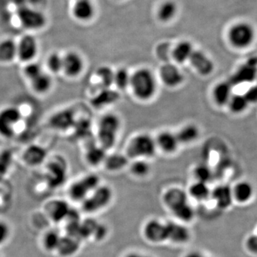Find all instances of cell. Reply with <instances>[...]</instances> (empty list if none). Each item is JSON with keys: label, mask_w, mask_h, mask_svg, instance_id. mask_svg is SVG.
Masks as SVG:
<instances>
[{"label": "cell", "mask_w": 257, "mask_h": 257, "mask_svg": "<svg viewBox=\"0 0 257 257\" xmlns=\"http://www.w3.org/2000/svg\"><path fill=\"white\" fill-rule=\"evenodd\" d=\"M121 126V119L117 114L109 112L102 115L96 132L98 144L107 151L112 149L117 142Z\"/></svg>", "instance_id": "obj_2"}, {"label": "cell", "mask_w": 257, "mask_h": 257, "mask_svg": "<svg viewBox=\"0 0 257 257\" xmlns=\"http://www.w3.org/2000/svg\"><path fill=\"white\" fill-rule=\"evenodd\" d=\"M189 62L196 72L202 77L211 75L214 72V62L202 51L194 50Z\"/></svg>", "instance_id": "obj_18"}, {"label": "cell", "mask_w": 257, "mask_h": 257, "mask_svg": "<svg viewBox=\"0 0 257 257\" xmlns=\"http://www.w3.org/2000/svg\"><path fill=\"white\" fill-rule=\"evenodd\" d=\"M254 187L248 181H241L232 187L233 197L235 202L246 204L252 200L254 196Z\"/></svg>", "instance_id": "obj_23"}, {"label": "cell", "mask_w": 257, "mask_h": 257, "mask_svg": "<svg viewBox=\"0 0 257 257\" xmlns=\"http://www.w3.org/2000/svg\"><path fill=\"white\" fill-rule=\"evenodd\" d=\"M84 59L75 51H69L63 55L62 73L68 79H76L82 74L84 69Z\"/></svg>", "instance_id": "obj_13"}, {"label": "cell", "mask_w": 257, "mask_h": 257, "mask_svg": "<svg viewBox=\"0 0 257 257\" xmlns=\"http://www.w3.org/2000/svg\"><path fill=\"white\" fill-rule=\"evenodd\" d=\"M10 228L6 223L0 221V244L6 242L10 236Z\"/></svg>", "instance_id": "obj_47"}, {"label": "cell", "mask_w": 257, "mask_h": 257, "mask_svg": "<svg viewBox=\"0 0 257 257\" xmlns=\"http://www.w3.org/2000/svg\"><path fill=\"white\" fill-rule=\"evenodd\" d=\"M46 149L38 145H31L24 150L23 161L29 167H37L47 160Z\"/></svg>", "instance_id": "obj_20"}, {"label": "cell", "mask_w": 257, "mask_h": 257, "mask_svg": "<svg viewBox=\"0 0 257 257\" xmlns=\"http://www.w3.org/2000/svg\"><path fill=\"white\" fill-rule=\"evenodd\" d=\"M132 175L138 178H144L150 174L151 166L146 160H134L130 165Z\"/></svg>", "instance_id": "obj_39"}, {"label": "cell", "mask_w": 257, "mask_h": 257, "mask_svg": "<svg viewBox=\"0 0 257 257\" xmlns=\"http://www.w3.org/2000/svg\"><path fill=\"white\" fill-rule=\"evenodd\" d=\"M255 74V67L253 64H244L242 67H240L236 73L231 77L229 82L233 86L235 84L250 81L252 79Z\"/></svg>", "instance_id": "obj_35"}, {"label": "cell", "mask_w": 257, "mask_h": 257, "mask_svg": "<svg viewBox=\"0 0 257 257\" xmlns=\"http://www.w3.org/2000/svg\"><path fill=\"white\" fill-rule=\"evenodd\" d=\"M61 236L58 232L55 231H50L47 232L44 236V246L47 251H54L57 250L59 243H60Z\"/></svg>", "instance_id": "obj_43"}, {"label": "cell", "mask_w": 257, "mask_h": 257, "mask_svg": "<svg viewBox=\"0 0 257 257\" xmlns=\"http://www.w3.org/2000/svg\"><path fill=\"white\" fill-rule=\"evenodd\" d=\"M210 198L221 210H227L234 202L232 187L227 184H220L211 189Z\"/></svg>", "instance_id": "obj_17"}, {"label": "cell", "mask_w": 257, "mask_h": 257, "mask_svg": "<svg viewBox=\"0 0 257 257\" xmlns=\"http://www.w3.org/2000/svg\"><path fill=\"white\" fill-rule=\"evenodd\" d=\"M256 37L252 25L248 23H239L233 25L228 33L230 44L236 49H246L251 46Z\"/></svg>", "instance_id": "obj_5"}, {"label": "cell", "mask_w": 257, "mask_h": 257, "mask_svg": "<svg viewBox=\"0 0 257 257\" xmlns=\"http://www.w3.org/2000/svg\"><path fill=\"white\" fill-rule=\"evenodd\" d=\"M47 68L52 74L62 73L63 55L57 52H51L46 60Z\"/></svg>", "instance_id": "obj_40"}, {"label": "cell", "mask_w": 257, "mask_h": 257, "mask_svg": "<svg viewBox=\"0 0 257 257\" xmlns=\"http://www.w3.org/2000/svg\"><path fill=\"white\" fill-rule=\"evenodd\" d=\"M176 134L180 145H189L199 138L200 130L196 124H187L182 126Z\"/></svg>", "instance_id": "obj_28"}, {"label": "cell", "mask_w": 257, "mask_h": 257, "mask_svg": "<svg viewBox=\"0 0 257 257\" xmlns=\"http://www.w3.org/2000/svg\"><path fill=\"white\" fill-rule=\"evenodd\" d=\"M131 74L126 68H119L114 70V83L113 86L118 90L124 91L130 88Z\"/></svg>", "instance_id": "obj_36"}, {"label": "cell", "mask_w": 257, "mask_h": 257, "mask_svg": "<svg viewBox=\"0 0 257 257\" xmlns=\"http://www.w3.org/2000/svg\"><path fill=\"white\" fill-rule=\"evenodd\" d=\"M189 198L199 202H206L210 199L211 189L209 184L194 181L187 191Z\"/></svg>", "instance_id": "obj_27"}, {"label": "cell", "mask_w": 257, "mask_h": 257, "mask_svg": "<svg viewBox=\"0 0 257 257\" xmlns=\"http://www.w3.org/2000/svg\"><path fill=\"white\" fill-rule=\"evenodd\" d=\"M96 77L101 88H111L114 83V70L107 66H101L96 71Z\"/></svg>", "instance_id": "obj_37"}, {"label": "cell", "mask_w": 257, "mask_h": 257, "mask_svg": "<svg viewBox=\"0 0 257 257\" xmlns=\"http://www.w3.org/2000/svg\"><path fill=\"white\" fill-rule=\"evenodd\" d=\"M113 198L112 189L109 186L100 184L83 201V210L90 214L99 212L111 204Z\"/></svg>", "instance_id": "obj_4"}, {"label": "cell", "mask_w": 257, "mask_h": 257, "mask_svg": "<svg viewBox=\"0 0 257 257\" xmlns=\"http://www.w3.org/2000/svg\"><path fill=\"white\" fill-rule=\"evenodd\" d=\"M162 202L167 209L172 211L189 202L187 191L180 187H171L167 189L162 195Z\"/></svg>", "instance_id": "obj_15"}, {"label": "cell", "mask_w": 257, "mask_h": 257, "mask_svg": "<svg viewBox=\"0 0 257 257\" xmlns=\"http://www.w3.org/2000/svg\"><path fill=\"white\" fill-rule=\"evenodd\" d=\"M167 241L182 246L192 239V231L187 224L178 221H167Z\"/></svg>", "instance_id": "obj_12"}, {"label": "cell", "mask_w": 257, "mask_h": 257, "mask_svg": "<svg viewBox=\"0 0 257 257\" xmlns=\"http://www.w3.org/2000/svg\"><path fill=\"white\" fill-rule=\"evenodd\" d=\"M18 17L23 28L30 31H37L46 26L47 18L42 12L29 7L19 9Z\"/></svg>", "instance_id": "obj_9"}, {"label": "cell", "mask_w": 257, "mask_h": 257, "mask_svg": "<svg viewBox=\"0 0 257 257\" xmlns=\"http://www.w3.org/2000/svg\"><path fill=\"white\" fill-rule=\"evenodd\" d=\"M234 86L229 81H224L217 83L212 89L211 96L216 105L227 106L228 103L233 95L232 89Z\"/></svg>", "instance_id": "obj_22"}, {"label": "cell", "mask_w": 257, "mask_h": 257, "mask_svg": "<svg viewBox=\"0 0 257 257\" xmlns=\"http://www.w3.org/2000/svg\"><path fill=\"white\" fill-rule=\"evenodd\" d=\"M130 164L126 155L120 153L107 154L103 165L106 170L111 172H117L124 170Z\"/></svg>", "instance_id": "obj_30"}, {"label": "cell", "mask_w": 257, "mask_h": 257, "mask_svg": "<svg viewBox=\"0 0 257 257\" xmlns=\"http://www.w3.org/2000/svg\"><path fill=\"white\" fill-rule=\"evenodd\" d=\"M68 165L64 157L55 156L47 162L45 167V177L47 183L52 187L64 184L67 177Z\"/></svg>", "instance_id": "obj_8"}, {"label": "cell", "mask_w": 257, "mask_h": 257, "mask_svg": "<svg viewBox=\"0 0 257 257\" xmlns=\"http://www.w3.org/2000/svg\"><path fill=\"white\" fill-rule=\"evenodd\" d=\"M74 128H76V133L78 134L81 138H83L84 135H88V134L91 131V123L89 120L87 119H82L80 121L76 120L75 124H74Z\"/></svg>", "instance_id": "obj_46"}, {"label": "cell", "mask_w": 257, "mask_h": 257, "mask_svg": "<svg viewBox=\"0 0 257 257\" xmlns=\"http://www.w3.org/2000/svg\"><path fill=\"white\" fill-rule=\"evenodd\" d=\"M246 99L249 103L257 102V85L253 86L245 94Z\"/></svg>", "instance_id": "obj_49"}, {"label": "cell", "mask_w": 257, "mask_h": 257, "mask_svg": "<svg viewBox=\"0 0 257 257\" xmlns=\"http://www.w3.org/2000/svg\"><path fill=\"white\" fill-rule=\"evenodd\" d=\"M119 93L111 88H101L91 99V104L100 109L114 104L119 99Z\"/></svg>", "instance_id": "obj_21"}, {"label": "cell", "mask_w": 257, "mask_h": 257, "mask_svg": "<svg viewBox=\"0 0 257 257\" xmlns=\"http://www.w3.org/2000/svg\"><path fill=\"white\" fill-rule=\"evenodd\" d=\"M184 257H212L199 250H192L184 255Z\"/></svg>", "instance_id": "obj_50"}, {"label": "cell", "mask_w": 257, "mask_h": 257, "mask_svg": "<svg viewBox=\"0 0 257 257\" xmlns=\"http://www.w3.org/2000/svg\"><path fill=\"white\" fill-rule=\"evenodd\" d=\"M17 42L5 38L0 41V64H10L17 58Z\"/></svg>", "instance_id": "obj_29"}, {"label": "cell", "mask_w": 257, "mask_h": 257, "mask_svg": "<svg viewBox=\"0 0 257 257\" xmlns=\"http://www.w3.org/2000/svg\"><path fill=\"white\" fill-rule=\"evenodd\" d=\"M144 237L152 244H162L167 241V221L161 219H149L143 228Z\"/></svg>", "instance_id": "obj_10"}, {"label": "cell", "mask_w": 257, "mask_h": 257, "mask_svg": "<svg viewBox=\"0 0 257 257\" xmlns=\"http://www.w3.org/2000/svg\"><path fill=\"white\" fill-rule=\"evenodd\" d=\"M249 104L245 94H233L227 106H229V110L231 112L235 114H239L246 111Z\"/></svg>", "instance_id": "obj_38"}, {"label": "cell", "mask_w": 257, "mask_h": 257, "mask_svg": "<svg viewBox=\"0 0 257 257\" xmlns=\"http://www.w3.org/2000/svg\"><path fill=\"white\" fill-rule=\"evenodd\" d=\"M246 246L250 252L257 254V235L251 236L249 239H247Z\"/></svg>", "instance_id": "obj_48"}, {"label": "cell", "mask_w": 257, "mask_h": 257, "mask_svg": "<svg viewBox=\"0 0 257 257\" xmlns=\"http://www.w3.org/2000/svg\"><path fill=\"white\" fill-rule=\"evenodd\" d=\"M159 77L165 87L175 89L182 86L185 81L183 72L175 64L166 63L160 69Z\"/></svg>", "instance_id": "obj_14"}, {"label": "cell", "mask_w": 257, "mask_h": 257, "mask_svg": "<svg viewBox=\"0 0 257 257\" xmlns=\"http://www.w3.org/2000/svg\"><path fill=\"white\" fill-rule=\"evenodd\" d=\"M192 44L187 41L179 42L172 52V57L177 63L184 64L189 62L194 52Z\"/></svg>", "instance_id": "obj_32"}, {"label": "cell", "mask_w": 257, "mask_h": 257, "mask_svg": "<svg viewBox=\"0 0 257 257\" xmlns=\"http://www.w3.org/2000/svg\"><path fill=\"white\" fill-rule=\"evenodd\" d=\"M177 13V6L173 2H166L161 6L158 15L162 21H169L174 18Z\"/></svg>", "instance_id": "obj_42"}, {"label": "cell", "mask_w": 257, "mask_h": 257, "mask_svg": "<svg viewBox=\"0 0 257 257\" xmlns=\"http://www.w3.org/2000/svg\"><path fill=\"white\" fill-rule=\"evenodd\" d=\"M76 120L74 110L67 108L52 114L49 120V124L54 130L66 132L74 127Z\"/></svg>", "instance_id": "obj_16"}, {"label": "cell", "mask_w": 257, "mask_h": 257, "mask_svg": "<svg viewBox=\"0 0 257 257\" xmlns=\"http://www.w3.org/2000/svg\"><path fill=\"white\" fill-rule=\"evenodd\" d=\"M32 90L39 95H44L50 92L53 86V79L52 75L47 72H43L36 77L29 81Z\"/></svg>", "instance_id": "obj_25"}, {"label": "cell", "mask_w": 257, "mask_h": 257, "mask_svg": "<svg viewBox=\"0 0 257 257\" xmlns=\"http://www.w3.org/2000/svg\"><path fill=\"white\" fill-rule=\"evenodd\" d=\"M155 142L157 150H160L166 155L175 154L180 146L177 134L169 130L160 132L155 138Z\"/></svg>", "instance_id": "obj_19"}, {"label": "cell", "mask_w": 257, "mask_h": 257, "mask_svg": "<svg viewBox=\"0 0 257 257\" xmlns=\"http://www.w3.org/2000/svg\"><path fill=\"white\" fill-rule=\"evenodd\" d=\"M74 1H77V0H74Z\"/></svg>", "instance_id": "obj_52"}, {"label": "cell", "mask_w": 257, "mask_h": 257, "mask_svg": "<svg viewBox=\"0 0 257 257\" xmlns=\"http://www.w3.org/2000/svg\"><path fill=\"white\" fill-rule=\"evenodd\" d=\"M100 184L99 176L94 174L84 176L70 186L69 196L74 201L82 202Z\"/></svg>", "instance_id": "obj_6"}, {"label": "cell", "mask_w": 257, "mask_h": 257, "mask_svg": "<svg viewBox=\"0 0 257 257\" xmlns=\"http://www.w3.org/2000/svg\"><path fill=\"white\" fill-rule=\"evenodd\" d=\"M124 257H154L151 255L147 254L143 252H140V251H130V252L126 253L124 255Z\"/></svg>", "instance_id": "obj_51"}, {"label": "cell", "mask_w": 257, "mask_h": 257, "mask_svg": "<svg viewBox=\"0 0 257 257\" xmlns=\"http://www.w3.org/2000/svg\"><path fill=\"white\" fill-rule=\"evenodd\" d=\"M74 2L72 13L76 20L86 22L93 18L95 10L91 0H77Z\"/></svg>", "instance_id": "obj_24"}, {"label": "cell", "mask_w": 257, "mask_h": 257, "mask_svg": "<svg viewBox=\"0 0 257 257\" xmlns=\"http://www.w3.org/2000/svg\"><path fill=\"white\" fill-rule=\"evenodd\" d=\"M134 96L141 101L151 100L156 95L158 82L151 69L139 68L132 73L130 88Z\"/></svg>", "instance_id": "obj_1"}, {"label": "cell", "mask_w": 257, "mask_h": 257, "mask_svg": "<svg viewBox=\"0 0 257 257\" xmlns=\"http://www.w3.org/2000/svg\"><path fill=\"white\" fill-rule=\"evenodd\" d=\"M193 175L195 181L209 184L212 179V171L207 165H198L193 170Z\"/></svg>", "instance_id": "obj_41"}, {"label": "cell", "mask_w": 257, "mask_h": 257, "mask_svg": "<svg viewBox=\"0 0 257 257\" xmlns=\"http://www.w3.org/2000/svg\"><path fill=\"white\" fill-rule=\"evenodd\" d=\"M21 119L22 112L16 106H5L0 109V137L5 139L13 138Z\"/></svg>", "instance_id": "obj_7"}, {"label": "cell", "mask_w": 257, "mask_h": 257, "mask_svg": "<svg viewBox=\"0 0 257 257\" xmlns=\"http://www.w3.org/2000/svg\"><path fill=\"white\" fill-rule=\"evenodd\" d=\"M12 160L13 157L10 152H5L0 155V179L3 178L8 173L11 166Z\"/></svg>", "instance_id": "obj_45"}, {"label": "cell", "mask_w": 257, "mask_h": 257, "mask_svg": "<svg viewBox=\"0 0 257 257\" xmlns=\"http://www.w3.org/2000/svg\"><path fill=\"white\" fill-rule=\"evenodd\" d=\"M43 71L44 69L42 68L41 64L33 61V62L25 64L23 69V74L29 82L36 77L39 74H41Z\"/></svg>", "instance_id": "obj_44"}, {"label": "cell", "mask_w": 257, "mask_h": 257, "mask_svg": "<svg viewBox=\"0 0 257 257\" xmlns=\"http://www.w3.org/2000/svg\"><path fill=\"white\" fill-rule=\"evenodd\" d=\"M79 247L80 240L67 235L65 236H61L57 251L62 256H71L79 251Z\"/></svg>", "instance_id": "obj_31"}, {"label": "cell", "mask_w": 257, "mask_h": 257, "mask_svg": "<svg viewBox=\"0 0 257 257\" xmlns=\"http://www.w3.org/2000/svg\"><path fill=\"white\" fill-rule=\"evenodd\" d=\"M107 155V150L98 144H93L86 149L84 158L86 162L92 167H98L103 165Z\"/></svg>", "instance_id": "obj_26"}, {"label": "cell", "mask_w": 257, "mask_h": 257, "mask_svg": "<svg viewBox=\"0 0 257 257\" xmlns=\"http://www.w3.org/2000/svg\"><path fill=\"white\" fill-rule=\"evenodd\" d=\"M71 209H72L65 201L56 200L50 206L51 218L57 222L64 220L67 219Z\"/></svg>", "instance_id": "obj_33"}, {"label": "cell", "mask_w": 257, "mask_h": 257, "mask_svg": "<svg viewBox=\"0 0 257 257\" xmlns=\"http://www.w3.org/2000/svg\"><path fill=\"white\" fill-rule=\"evenodd\" d=\"M172 215L175 216L176 221H180L184 224H188L192 222L196 216V211L190 202L187 203L182 207L172 211Z\"/></svg>", "instance_id": "obj_34"}, {"label": "cell", "mask_w": 257, "mask_h": 257, "mask_svg": "<svg viewBox=\"0 0 257 257\" xmlns=\"http://www.w3.org/2000/svg\"><path fill=\"white\" fill-rule=\"evenodd\" d=\"M17 58L25 64L33 62L39 52V44L36 37L25 35L17 42Z\"/></svg>", "instance_id": "obj_11"}, {"label": "cell", "mask_w": 257, "mask_h": 257, "mask_svg": "<svg viewBox=\"0 0 257 257\" xmlns=\"http://www.w3.org/2000/svg\"><path fill=\"white\" fill-rule=\"evenodd\" d=\"M157 147L155 138L147 133L133 137L126 147V154L132 160H149L155 156Z\"/></svg>", "instance_id": "obj_3"}, {"label": "cell", "mask_w": 257, "mask_h": 257, "mask_svg": "<svg viewBox=\"0 0 257 257\" xmlns=\"http://www.w3.org/2000/svg\"><path fill=\"white\" fill-rule=\"evenodd\" d=\"M256 235H257V234H256Z\"/></svg>", "instance_id": "obj_53"}]
</instances>
